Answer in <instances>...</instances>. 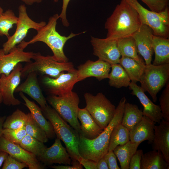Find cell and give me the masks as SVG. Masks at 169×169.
<instances>
[{
	"instance_id": "obj_26",
	"label": "cell",
	"mask_w": 169,
	"mask_h": 169,
	"mask_svg": "<svg viewBox=\"0 0 169 169\" xmlns=\"http://www.w3.org/2000/svg\"><path fill=\"white\" fill-rule=\"evenodd\" d=\"M169 165L159 151L153 150L142 156L141 169H168Z\"/></svg>"
},
{
	"instance_id": "obj_4",
	"label": "cell",
	"mask_w": 169,
	"mask_h": 169,
	"mask_svg": "<svg viewBox=\"0 0 169 169\" xmlns=\"http://www.w3.org/2000/svg\"><path fill=\"white\" fill-rule=\"evenodd\" d=\"M51 123L57 138L62 140L72 160L79 161L81 157L79 152V133L69 125L56 111L48 105L42 111Z\"/></svg>"
},
{
	"instance_id": "obj_48",
	"label": "cell",
	"mask_w": 169,
	"mask_h": 169,
	"mask_svg": "<svg viewBox=\"0 0 169 169\" xmlns=\"http://www.w3.org/2000/svg\"><path fill=\"white\" fill-rule=\"evenodd\" d=\"M25 4L28 5H31L37 3H39L42 2V0H22Z\"/></svg>"
},
{
	"instance_id": "obj_42",
	"label": "cell",
	"mask_w": 169,
	"mask_h": 169,
	"mask_svg": "<svg viewBox=\"0 0 169 169\" xmlns=\"http://www.w3.org/2000/svg\"><path fill=\"white\" fill-rule=\"evenodd\" d=\"M104 157L108 165L109 169H120L117 162L116 156L113 151H108Z\"/></svg>"
},
{
	"instance_id": "obj_49",
	"label": "cell",
	"mask_w": 169,
	"mask_h": 169,
	"mask_svg": "<svg viewBox=\"0 0 169 169\" xmlns=\"http://www.w3.org/2000/svg\"><path fill=\"white\" fill-rule=\"evenodd\" d=\"M6 118L5 116H0V139L3 135L2 130L3 129V124Z\"/></svg>"
},
{
	"instance_id": "obj_18",
	"label": "cell",
	"mask_w": 169,
	"mask_h": 169,
	"mask_svg": "<svg viewBox=\"0 0 169 169\" xmlns=\"http://www.w3.org/2000/svg\"><path fill=\"white\" fill-rule=\"evenodd\" d=\"M37 158L46 165L54 163L70 165L72 160L66 149L62 145L60 140L57 138L52 146L45 148Z\"/></svg>"
},
{
	"instance_id": "obj_37",
	"label": "cell",
	"mask_w": 169,
	"mask_h": 169,
	"mask_svg": "<svg viewBox=\"0 0 169 169\" xmlns=\"http://www.w3.org/2000/svg\"><path fill=\"white\" fill-rule=\"evenodd\" d=\"M2 133L3 136L9 141L18 145L27 135L25 126L18 129L3 128Z\"/></svg>"
},
{
	"instance_id": "obj_36",
	"label": "cell",
	"mask_w": 169,
	"mask_h": 169,
	"mask_svg": "<svg viewBox=\"0 0 169 169\" xmlns=\"http://www.w3.org/2000/svg\"><path fill=\"white\" fill-rule=\"evenodd\" d=\"M19 145L25 150L35 155L37 157L40 155L46 147L44 143L27 134Z\"/></svg>"
},
{
	"instance_id": "obj_17",
	"label": "cell",
	"mask_w": 169,
	"mask_h": 169,
	"mask_svg": "<svg viewBox=\"0 0 169 169\" xmlns=\"http://www.w3.org/2000/svg\"><path fill=\"white\" fill-rule=\"evenodd\" d=\"M111 65L98 59L94 61L90 60L79 65L77 69L78 82L89 77H95L99 81L108 78Z\"/></svg>"
},
{
	"instance_id": "obj_39",
	"label": "cell",
	"mask_w": 169,
	"mask_h": 169,
	"mask_svg": "<svg viewBox=\"0 0 169 169\" xmlns=\"http://www.w3.org/2000/svg\"><path fill=\"white\" fill-rule=\"evenodd\" d=\"M150 9L155 12L159 13L168 8L169 0H141Z\"/></svg>"
},
{
	"instance_id": "obj_6",
	"label": "cell",
	"mask_w": 169,
	"mask_h": 169,
	"mask_svg": "<svg viewBox=\"0 0 169 169\" xmlns=\"http://www.w3.org/2000/svg\"><path fill=\"white\" fill-rule=\"evenodd\" d=\"M46 100L59 115L79 134L80 124L78 114L80 100L78 94L72 91L62 96L51 95Z\"/></svg>"
},
{
	"instance_id": "obj_50",
	"label": "cell",
	"mask_w": 169,
	"mask_h": 169,
	"mask_svg": "<svg viewBox=\"0 0 169 169\" xmlns=\"http://www.w3.org/2000/svg\"><path fill=\"white\" fill-rule=\"evenodd\" d=\"M3 101V99L2 95L0 92V104H1Z\"/></svg>"
},
{
	"instance_id": "obj_8",
	"label": "cell",
	"mask_w": 169,
	"mask_h": 169,
	"mask_svg": "<svg viewBox=\"0 0 169 169\" xmlns=\"http://www.w3.org/2000/svg\"><path fill=\"white\" fill-rule=\"evenodd\" d=\"M137 12L143 23L149 27L154 35L165 38L169 36L168 7L159 13L149 10L137 0H125Z\"/></svg>"
},
{
	"instance_id": "obj_40",
	"label": "cell",
	"mask_w": 169,
	"mask_h": 169,
	"mask_svg": "<svg viewBox=\"0 0 169 169\" xmlns=\"http://www.w3.org/2000/svg\"><path fill=\"white\" fill-rule=\"evenodd\" d=\"M28 167L26 163L20 162L8 155L4 162L2 169H22Z\"/></svg>"
},
{
	"instance_id": "obj_13",
	"label": "cell",
	"mask_w": 169,
	"mask_h": 169,
	"mask_svg": "<svg viewBox=\"0 0 169 169\" xmlns=\"http://www.w3.org/2000/svg\"><path fill=\"white\" fill-rule=\"evenodd\" d=\"M25 49L20 43L7 54H5L2 49H0V75L3 74L8 76L19 63L32 62L35 53L25 52Z\"/></svg>"
},
{
	"instance_id": "obj_10",
	"label": "cell",
	"mask_w": 169,
	"mask_h": 169,
	"mask_svg": "<svg viewBox=\"0 0 169 169\" xmlns=\"http://www.w3.org/2000/svg\"><path fill=\"white\" fill-rule=\"evenodd\" d=\"M46 23L45 21L37 22L33 20L28 16L25 5H20L18 8V21L16 30L3 44L2 49L4 53L8 54L17 44L23 41L30 29H33L38 31Z\"/></svg>"
},
{
	"instance_id": "obj_5",
	"label": "cell",
	"mask_w": 169,
	"mask_h": 169,
	"mask_svg": "<svg viewBox=\"0 0 169 169\" xmlns=\"http://www.w3.org/2000/svg\"><path fill=\"white\" fill-rule=\"evenodd\" d=\"M34 61L28 63L21 71V77H24L32 72L42 75H46L56 78L65 71L70 72L77 71L71 62H59L55 60L52 56H44L40 53H35L33 57Z\"/></svg>"
},
{
	"instance_id": "obj_33",
	"label": "cell",
	"mask_w": 169,
	"mask_h": 169,
	"mask_svg": "<svg viewBox=\"0 0 169 169\" xmlns=\"http://www.w3.org/2000/svg\"><path fill=\"white\" fill-rule=\"evenodd\" d=\"M28 115L25 126L27 134L44 143L48 142V138L44 131L34 120L30 113H28Z\"/></svg>"
},
{
	"instance_id": "obj_22",
	"label": "cell",
	"mask_w": 169,
	"mask_h": 169,
	"mask_svg": "<svg viewBox=\"0 0 169 169\" xmlns=\"http://www.w3.org/2000/svg\"><path fill=\"white\" fill-rule=\"evenodd\" d=\"M156 123L143 115L141 120L129 131L130 141L132 143H140L147 140L151 144L154 137Z\"/></svg>"
},
{
	"instance_id": "obj_3",
	"label": "cell",
	"mask_w": 169,
	"mask_h": 169,
	"mask_svg": "<svg viewBox=\"0 0 169 169\" xmlns=\"http://www.w3.org/2000/svg\"><path fill=\"white\" fill-rule=\"evenodd\" d=\"M58 14H55L49 19L47 23L39 30L37 34L27 42L23 41L21 43L25 48L28 45L38 42L46 44L53 53V58L59 62H67L68 59L65 55L63 49L66 42L70 38L84 33H71L67 36L60 35L56 30L57 20L59 18Z\"/></svg>"
},
{
	"instance_id": "obj_45",
	"label": "cell",
	"mask_w": 169,
	"mask_h": 169,
	"mask_svg": "<svg viewBox=\"0 0 169 169\" xmlns=\"http://www.w3.org/2000/svg\"><path fill=\"white\" fill-rule=\"evenodd\" d=\"M78 161L86 169H97V163L94 161L81 157Z\"/></svg>"
},
{
	"instance_id": "obj_38",
	"label": "cell",
	"mask_w": 169,
	"mask_h": 169,
	"mask_svg": "<svg viewBox=\"0 0 169 169\" xmlns=\"http://www.w3.org/2000/svg\"><path fill=\"white\" fill-rule=\"evenodd\" d=\"M159 101L162 118L169 121V81L165 85Z\"/></svg>"
},
{
	"instance_id": "obj_15",
	"label": "cell",
	"mask_w": 169,
	"mask_h": 169,
	"mask_svg": "<svg viewBox=\"0 0 169 169\" xmlns=\"http://www.w3.org/2000/svg\"><path fill=\"white\" fill-rule=\"evenodd\" d=\"M0 151L5 152L19 161L26 163L29 169H43L45 168L35 155L19 145L9 141L3 135L0 139Z\"/></svg>"
},
{
	"instance_id": "obj_12",
	"label": "cell",
	"mask_w": 169,
	"mask_h": 169,
	"mask_svg": "<svg viewBox=\"0 0 169 169\" xmlns=\"http://www.w3.org/2000/svg\"><path fill=\"white\" fill-rule=\"evenodd\" d=\"M77 71L63 72L56 78L45 76L42 83L51 95H64L72 91L74 84L78 82Z\"/></svg>"
},
{
	"instance_id": "obj_2",
	"label": "cell",
	"mask_w": 169,
	"mask_h": 169,
	"mask_svg": "<svg viewBox=\"0 0 169 169\" xmlns=\"http://www.w3.org/2000/svg\"><path fill=\"white\" fill-rule=\"evenodd\" d=\"M126 101L125 97L122 98L116 108L112 119L97 137L89 139L79 135L78 150L81 157L97 162L107 152L112 132L116 125L121 123Z\"/></svg>"
},
{
	"instance_id": "obj_23",
	"label": "cell",
	"mask_w": 169,
	"mask_h": 169,
	"mask_svg": "<svg viewBox=\"0 0 169 169\" xmlns=\"http://www.w3.org/2000/svg\"><path fill=\"white\" fill-rule=\"evenodd\" d=\"M78 118L81 124L79 135L89 139H94L104 130L95 122L85 108H79Z\"/></svg>"
},
{
	"instance_id": "obj_27",
	"label": "cell",
	"mask_w": 169,
	"mask_h": 169,
	"mask_svg": "<svg viewBox=\"0 0 169 169\" xmlns=\"http://www.w3.org/2000/svg\"><path fill=\"white\" fill-rule=\"evenodd\" d=\"M124 69L131 82H140L144 72L145 63H139L131 58L121 56L119 63Z\"/></svg>"
},
{
	"instance_id": "obj_1",
	"label": "cell",
	"mask_w": 169,
	"mask_h": 169,
	"mask_svg": "<svg viewBox=\"0 0 169 169\" xmlns=\"http://www.w3.org/2000/svg\"><path fill=\"white\" fill-rule=\"evenodd\" d=\"M142 23L136 11L125 0H121L105 23L106 38L117 40L132 36Z\"/></svg>"
},
{
	"instance_id": "obj_11",
	"label": "cell",
	"mask_w": 169,
	"mask_h": 169,
	"mask_svg": "<svg viewBox=\"0 0 169 169\" xmlns=\"http://www.w3.org/2000/svg\"><path fill=\"white\" fill-rule=\"evenodd\" d=\"M23 68L21 63L18 64L8 76L3 74L0 77V92L3 103L6 105L15 106L19 105L20 101L15 98L14 93L19 84L21 71Z\"/></svg>"
},
{
	"instance_id": "obj_7",
	"label": "cell",
	"mask_w": 169,
	"mask_h": 169,
	"mask_svg": "<svg viewBox=\"0 0 169 169\" xmlns=\"http://www.w3.org/2000/svg\"><path fill=\"white\" fill-rule=\"evenodd\" d=\"M86 109L95 122L104 130L112 119L116 107L102 93L94 95L89 93L84 95Z\"/></svg>"
},
{
	"instance_id": "obj_44",
	"label": "cell",
	"mask_w": 169,
	"mask_h": 169,
	"mask_svg": "<svg viewBox=\"0 0 169 169\" xmlns=\"http://www.w3.org/2000/svg\"><path fill=\"white\" fill-rule=\"evenodd\" d=\"M72 166L70 165H65L51 166V168L54 169H83L82 165L77 160H72L71 161Z\"/></svg>"
},
{
	"instance_id": "obj_43",
	"label": "cell",
	"mask_w": 169,
	"mask_h": 169,
	"mask_svg": "<svg viewBox=\"0 0 169 169\" xmlns=\"http://www.w3.org/2000/svg\"><path fill=\"white\" fill-rule=\"evenodd\" d=\"M59 0H54L55 2H57ZM70 0H63L62 10L59 15V18L61 20L63 25L65 27H68L69 23L66 17V11L68 6Z\"/></svg>"
},
{
	"instance_id": "obj_21",
	"label": "cell",
	"mask_w": 169,
	"mask_h": 169,
	"mask_svg": "<svg viewBox=\"0 0 169 169\" xmlns=\"http://www.w3.org/2000/svg\"><path fill=\"white\" fill-rule=\"evenodd\" d=\"M159 124L154 127L152 148L161 151L169 164V121L162 119Z\"/></svg>"
},
{
	"instance_id": "obj_24",
	"label": "cell",
	"mask_w": 169,
	"mask_h": 169,
	"mask_svg": "<svg viewBox=\"0 0 169 169\" xmlns=\"http://www.w3.org/2000/svg\"><path fill=\"white\" fill-rule=\"evenodd\" d=\"M19 95L25 102V105L28 109L33 117L42 128L48 138L53 139L55 137L53 127L50 122L47 120L42 114V110L35 103L29 100L23 93Z\"/></svg>"
},
{
	"instance_id": "obj_34",
	"label": "cell",
	"mask_w": 169,
	"mask_h": 169,
	"mask_svg": "<svg viewBox=\"0 0 169 169\" xmlns=\"http://www.w3.org/2000/svg\"><path fill=\"white\" fill-rule=\"evenodd\" d=\"M28 115L19 109H17L6 118L3 123V129H18L25 125Z\"/></svg>"
},
{
	"instance_id": "obj_29",
	"label": "cell",
	"mask_w": 169,
	"mask_h": 169,
	"mask_svg": "<svg viewBox=\"0 0 169 169\" xmlns=\"http://www.w3.org/2000/svg\"><path fill=\"white\" fill-rule=\"evenodd\" d=\"M142 111L136 105L125 103L121 124L129 131L142 119Z\"/></svg>"
},
{
	"instance_id": "obj_9",
	"label": "cell",
	"mask_w": 169,
	"mask_h": 169,
	"mask_svg": "<svg viewBox=\"0 0 169 169\" xmlns=\"http://www.w3.org/2000/svg\"><path fill=\"white\" fill-rule=\"evenodd\" d=\"M169 79V64L146 65L140 82L141 87L147 92L153 102L157 100V95Z\"/></svg>"
},
{
	"instance_id": "obj_31",
	"label": "cell",
	"mask_w": 169,
	"mask_h": 169,
	"mask_svg": "<svg viewBox=\"0 0 169 169\" xmlns=\"http://www.w3.org/2000/svg\"><path fill=\"white\" fill-rule=\"evenodd\" d=\"M117 47L121 56L132 58L141 63H145L138 55L134 40L132 36L117 40Z\"/></svg>"
},
{
	"instance_id": "obj_16",
	"label": "cell",
	"mask_w": 169,
	"mask_h": 169,
	"mask_svg": "<svg viewBox=\"0 0 169 169\" xmlns=\"http://www.w3.org/2000/svg\"><path fill=\"white\" fill-rule=\"evenodd\" d=\"M154 33L147 25L142 23L132 36L135 41L138 53L143 58L146 65L151 64L154 51L152 46Z\"/></svg>"
},
{
	"instance_id": "obj_46",
	"label": "cell",
	"mask_w": 169,
	"mask_h": 169,
	"mask_svg": "<svg viewBox=\"0 0 169 169\" xmlns=\"http://www.w3.org/2000/svg\"><path fill=\"white\" fill-rule=\"evenodd\" d=\"M97 169H109V167L104 157L96 162Z\"/></svg>"
},
{
	"instance_id": "obj_32",
	"label": "cell",
	"mask_w": 169,
	"mask_h": 169,
	"mask_svg": "<svg viewBox=\"0 0 169 169\" xmlns=\"http://www.w3.org/2000/svg\"><path fill=\"white\" fill-rule=\"evenodd\" d=\"M130 141L129 131L121 124L116 125L111 134L108 151H113L118 145H123Z\"/></svg>"
},
{
	"instance_id": "obj_51",
	"label": "cell",
	"mask_w": 169,
	"mask_h": 169,
	"mask_svg": "<svg viewBox=\"0 0 169 169\" xmlns=\"http://www.w3.org/2000/svg\"><path fill=\"white\" fill-rule=\"evenodd\" d=\"M3 12V9L0 6V15H2Z\"/></svg>"
},
{
	"instance_id": "obj_30",
	"label": "cell",
	"mask_w": 169,
	"mask_h": 169,
	"mask_svg": "<svg viewBox=\"0 0 169 169\" xmlns=\"http://www.w3.org/2000/svg\"><path fill=\"white\" fill-rule=\"evenodd\" d=\"M111 71L108 77L109 83L111 87L117 88L129 86L130 79L123 68L119 64L111 65Z\"/></svg>"
},
{
	"instance_id": "obj_19",
	"label": "cell",
	"mask_w": 169,
	"mask_h": 169,
	"mask_svg": "<svg viewBox=\"0 0 169 169\" xmlns=\"http://www.w3.org/2000/svg\"><path fill=\"white\" fill-rule=\"evenodd\" d=\"M129 87L132 91L131 94L136 96L142 104L143 107V115L159 124L163 119L160 106L154 104L136 83L131 81Z\"/></svg>"
},
{
	"instance_id": "obj_28",
	"label": "cell",
	"mask_w": 169,
	"mask_h": 169,
	"mask_svg": "<svg viewBox=\"0 0 169 169\" xmlns=\"http://www.w3.org/2000/svg\"><path fill=\"white\" fill-rule=\"evenodd\" d=\"M140 144L129 141L123 145L117 146L113 150L119 161L120 169H129L130 160Z\"/></svg>"
},
{
	"instance_id": "obj_14",
	"label": "cell",
	"mask_w": 169,
	"mask_h": 169,
	"mask_svg": "<svg viewBox=\"0 0 169 169\" xmlns=\"http://www.w3.org/2000/svg\"><path fill=\"white\" fill-rule=\"evenodd\" d=\"M93 54L99 59L110 65L119 64L121 55L118 49L117 40L91 37Z\"/></svg>"
},
{
	"instance_id": "obj_25",
	"label": "cell",
	"mask_w": 169,
	"mask_h": 169,
	"mask_svg": "<svg viewBox=\"0 0 169 169\" xmlns=\"http://www.w3.org/2000/svg\"><path fill=\"white\" fill-rule=\"evenodd\" d=\"M152 46L155 58L153 64H169V39L153 35Z\"/></svg>"
},
{
	"instance_id": "obj_20",
	"label": "cell",
	"mask_w": 169,
	"mask_h": 169,
	"mask_svg": "<svg viewBox=\"0 0 169 169\" xmlns=\"http://www.w3.org/2000/svg\"><path fill=\"white\" fill-rule=\"evenodd\" d=\"M15 92L24 93L35 100L40 105L42 111L47 105L38 82L37 73L32 72L27 75L24 82L17 87Z\"/></svg>"
},
{
	"instance_id": "obj_47",
	"label": "cell",
	"mask_w": 169,
	"mask_h": 169,
	"mask_svg": "<svg viewBox=\"0 0 169 169\" xmlns=\"http://www.w3.org/2000/svg\"><path fill=\"white\" fill-rule=\"evenodd\" d=\"M8 154L4 151H0V168L2 166L4 161Z\"/></svg>"
},
{
	"instance_id": "obj_35",
	"label": "cell",
	"mask_w": 169,
	"mask_h": 169,
	"mask_svg": "<svg viewBox=\"0 0 169 169\" xmlns=\"http://www.w3.org/2000/svg\"><path fill=\"white\" fill-rule=\"evenodd\" d=\"M18 21V17L12 10L8 9L3 12L0 15V36L9 37V30L14 25L16 24Z\"/></svg>"
},
{
	"instance_id": "obj_41",
	"label": "cell",
	"mask_w": 169,
	"mask_h": 169,
	"mask_svg": "<svg viewBox=\"0 0 169 169\" xmlns=\"http://www.w3.org/2000/svg\"><path fill=\"white\" fill-rule=\"evenodd\" d=\"M143 154L142 150H137L130 160L129 169H141V160Z\"/></svg>"
}]
</instances>
